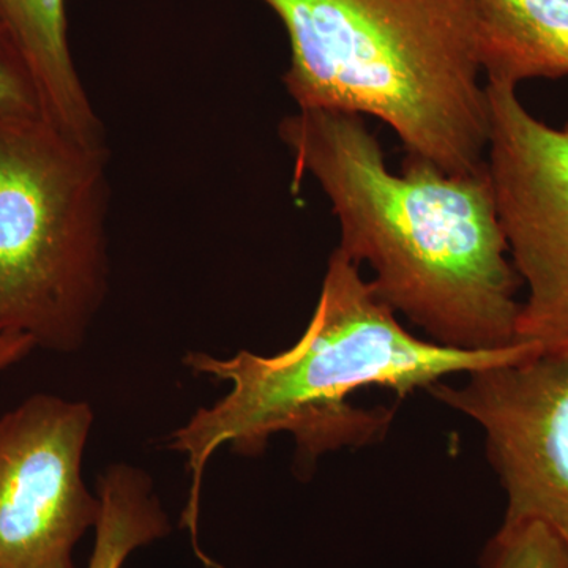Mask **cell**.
Masks as SVG:
<instances>
[{"instance_id":"cell-9","label":"cell","mask_w":568,"mask_h":568,"mask_svg":"<svg viewBox=\"0 0 568 568\" xmlns=\"http://www.w3.org/2000/svg\"><path fill=\"white\" fill-rule=\"evenodd\" d=\"M487 82L568 77V0H469Z\"/></svg>"},{"instance_id":"cell-2","label":"cell","mask_w":568,"mask_h":568,"mask_svg":"<svg viewBox=\"0 0 568 568\" xmlns=\"http://www.w3.org/2000/svg\"><path fill=\"white\" fill-rule=\"evenodd\" d=\"M529 343L497 351H462L417 338L377 297L369 280L342 250L328 257L320 301L304 334L275 355L241 351L230 358L189 353L185 365L196 375L227 381L230 394L200 407L175 429L168 447L186 457L190 497L182 525L193 537L205 466L220 447L242 457L263 454L272 436L291 433L297 458L315 463L325 452L366 446L386 435L392 410L351 406L365 387H386L399 398L428 390L448 376L469 375L538 353Z\"/></svg>"},{"instance_id":"cell-8","label":"cell","mask_w":568,"mask_h":568,"mask_svg":"<svg viewBox=\"0 0 568 568\" xmlns=\"http://www.w3.org/2000/svg\"><path fill=\"white\" fill-rule=\"evenodd\" d=\"M0 21L29 63L47 121L73 140L104 144L103 123L71 54L65 0H0Z\"/></svg>"},{"instance_id":"cell-10","label":"cell","mask_w":568,"mask_h":568,"mask_svg":"<svg viewBox=\"0 0 568 568\" xmlns=\"http://www.w3.org/2000/svg\"><path fill=\"white\" fill-rule=\"evenodd\" d=\"M95 545L88 568H122L138 548L168 536L170 518L152 478L132 465H112L97 481Z\"/></svg>"},{"instance_id":"cell-6","label":"cell","mask_w":568,"mask_h":568,"mask_svg":"<svg viewBox=\"0 0 568 568\" xmlns=\"http://www.w3.org/2000/svg\"><path fill=\"white\" fill-rule=\"evenodd\" d=\"M92 407L36 394L0 416V568H74L99 496L82 478Z\"/></svg>"},{"instance_id":"cell-11","label":"cell","mask_w":568,"mask_h":568,"mask_svg":"<svg viewBox=\"0 0 568 568\" xmlns=\"http://www.w3.org/2000/svg\"><path fill=\"white\" fill-rule=\"evenodd\" d=\"M478 568H568V541L541 523L503 525Z\"/></svg>"},{"instance_id":"cell-12","label":"cell","mask_w":568,"mask_h":568,"mask_svg":"<svg viewBox=\"0 0 568 568\" xmlns=\"http://www.w3.org/2000/svg\"><path fill=\"white\" fill-rule=\"evenodd\" d=\"M33 121H47L39 85L17 41L0 21V125Z\"/></svg>"},{"instance_id":"cell-3","label":"cell","mask_w":568,"mask_h":568,"mask_svg":"<svg viewBox=\"0 0 568 568\" xmlns=\"http://www.w3.org/2000/svg\"><path fill=\"white\" fill-rule=\"evenodd\" d=\"M290 40L297 110L372 115L407 156L450 174L487 164L489 104L469 0H261Z\"/></svg>"},{"instance_id":"cell-5","label":"cell","mask_w":568,"mask_h":568,"mask_svg":"<svg viewBox=\"0 0 568 568\" xmlns=\"http://www.w3.org/2000/svg\"><path fill=\"white\" fill-rule=\"evenodd\" d=\"M487 168L508 256L526 287L517 339L568 354V123L555 129L487 82Z\"/></svg>"},{"instance_id":"cell-7","label":"cell","mask_w":568,"mask_h":568,"mask_svg":"<svg viewBox=\"0 0 568 568\" xmlns=\"http://www.w3.org/2000/svg\"><path fill=\"white\" fill-rule=\"evenodd\" d=\"M429 394L485 433L506 491L503 525L541 523L568 541V354L538 353Z\"/></svg>"},{"instance_id":"cell-4","label":"cell","mask_w":568,"mask_h":568,"mask_svg":"<svg viewBox=\"0 0 568 568\" xmlns=\"http://www.w3.org/2000/svg\"><path fill=\"white\" fill-rule=\"evenodd\" d=\"M108 152L47 121L0 125V335L73 354L110 283Z\"/></svg>"},{"instance_id":"cell-1","label":"cell","mask_w":568,"mask_h":568,"mask_svg":"<svg viewBox=\"0 0 568 568\" xmlns=\"http://www.w3.org/2000/svg\"><path fill=\"white\" fill-rule=\"evenodd\" d=\"M295 181L315 179L338 248L373 272L377 297L429 342L462 351L517 345L521 302L487 164L450 174L406 156L392 173L364 118L297 110L278 125Z\"/></svg>"},{"instance_id":"cell-13","label":"cell","mask_w":568,"mask_h":568,"mask_svg":"<svg viewBox=\"0 0 568 568\" xmlns=\"http://www.w3.org/2000/svg\"><path fill=\"white\" fill-rule=\"evenodd\" d=\"M36 345L29 336L18 334L0 335V373L24 361Z\"/></svg>"}]
</instances>
